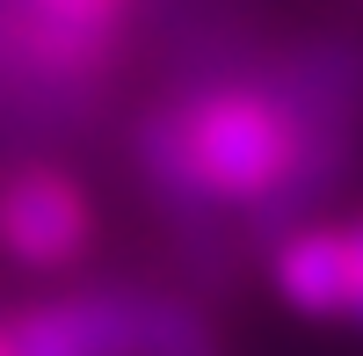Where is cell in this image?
<instances>
[{"label": "cell", "mask_w": 363, "mask_h": 356, "mask_svg": "<svg viewBox=\"0 0 363 356\" xmlns=\"http://www.w3.org/2000/svg\"><path fill=\"white\" fill-rule=\"evenodd\" d=\"M138 0H0V95L44 124H80L109 95Z\"/></svg>", "instance_id": "cell-1"}, {"label": "cell", "mask_w": 363, "mask_h": 356, "mask_svg": "<svg viewBox=\"0 0 363 356\" xmlns=\"http://www.w3.org/2000/svg\"><path fill=\"white\" fill-rule=\"evenodd\" d=\"M153 356H225V335H218V320H211V306H196V299H182V291H174Z\"/></svg>", "instance_id": "cell-5"}, {"label": "cell", "mask_w": 363, "mask_h": 356, "mask_svg": "<svg viewBox=\"0 0 363 356\" xmlns=\"http://www.w3.org/2000/svg\"><path fill=\"white\" fill-rule=\"evenodd\" d=\"M174 291L153 284H58L0 320L8 356H153Z\"/></svg>", "instance_id": "cell-3"}, {"label": "cell", "mask_w": 363, "mask_h": 356, "mask_svg": "<svg viewBox=\"0 0 363 356\" xmlns=\"http://www.w3.org/2000/svg\"><path fill=\"white\" fill-rule=\"evenodd\" d=\"M0 356H8V342H0Z\"/></svg>", "instance_id": "cell-6"}, {"label": "cell", "mask_w": 363, "mask_h": 356, "mask_svg": "<svg viewBox=\"0 0 363 356\" xmlns=\"http://www.w3.org/2000/svg\"><path fill=\"white\" fill-rule=\"evenodd\" d=\"M102 247V196L51 153L0 167V262L22 277H80Z\"/></svg>", "instance_id": "cell-2"}, {"label": "cell", "mask_w": 363, "mask_h": 356, "mask_svg": "<svg viewBox=\"0 0 363 356\" xmlns=\"http://www.w3.org/2000/svg\"><path fill=\"white\" fill-rule=\"evenodd\" d=\"M255 277L291 320L363 335V196L313 218V226H298V233H284L277 247H262Z\"/></svg>", "instance_id": "cell-4"}]
</instances>
